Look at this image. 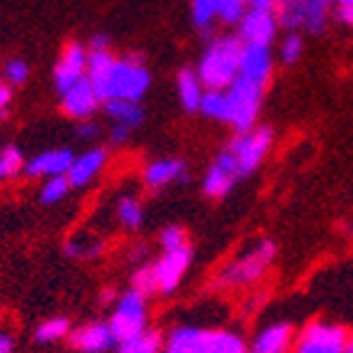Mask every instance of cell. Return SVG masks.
<instances>
[{"label": "cell", "mask_w": 353, "mask_h": 353, "mask_svg": "<svg viewBox=\"0 0 353 353\" xmlns=\"http://www.w3.org/2000/svg\"><path fill=\"white\" fill-rule=\"evenodd\" d=\"M201 112L208 119H215V121H228L230 119V106H228V94L223 92H215V89H205L201 101Z\"/></svg>", "instance_id": "484cf974"}, {"label": "cell", "mask_w": 353, "mask_h": 353, "mask_svg": "<svg viewBox=\"0 0 353 353\" xmlns=\"http://www.w3.org/2000/svg\"><path fill=\"white\" fill-rule=\"evenodd\" d=\"M336 8H341V6H353V0H334Z\"/></svg>", "instance_id": "f6af8a7d"}, {"label": "cell", "mask_w": 353, "mask_h": 353, "mask_svg": "<svg viewBox=\"0 0 353 353\" xmlns=\"http://www.w3.org/2000/svg\"><path fill=\"white\" fill-rule=\"evenodd\" d=\"M272 141H274V134L270 126H252L250 131H242V134H237V139L230 141L228 151L235 159L240 178H248L262 165V161L267 159V153L272 148Z\"/></svg>", "instance_id": "8992f818"}, {"label": "cell", "mask_w": 353, "mask_h": 353, "mask_svg": "<svg viewBox=\"0 0 353 353\" xmlns=\"http://www.w3.org/2000/svg\"><path fill=\"white\" fill-rule=\"evenodd\" d=\"M70 178L67 176H52L45 181V185H42L40 190V203L42 205H54V203L65 201L67 193H70Z\"/></svg>", "instance_id": "83f0119b"}, {"label": "cell", "mask_w": 353, "mask_h": 353, "mask_svg": "<svg viewBox=\"0 0 353 353\" xmlns=\"http://www.w3.org/2000/svg\"><path fill=\"white\" fill-rule=\"evenodd\" d=\"M119 353H161L163 348V339L159 331H143L141 336H136L131 341L119 343Z\"/></svg>", "instance_id": "d4e9b609"}, {"label": "cell", "mask_w": 353, "mask_h": 353, "mask_svg": "<svg viewBox=\"0 0 353 353\" xmlns=\"http://www.w3.org/2000/svg\"><path fill=\"white\" fill-rule=\"evenodd\" d=\"M67 339H70L72 348H77V351L82 353H104L112 346H117L109 324H101V321H92V324L79 326V329L70 331Z\"/></svg>", "instance_id": "5bb4252c"}, {"label": "cell", "mask_w": 353, "mask_h": 353, "mask_svg": "<svg viewBox=\"0 0 353 353\" xmlns=\"http://www.w3.org/2000/svg\"><path fill=\"white\" fill-rule=\"evenodd\" d=\"M237 181H240L237 163H235V159H232V153L225 148L223 153L215 156V161H212L210 168L205 171V178H203V193H205L208 198H225Z\"/></svg>", "instance_id": "30bf717a"}, {"label": "cell", "mask_w": 353, "mask_h": 353, "mask_svg": "<svg viewBox=\"0 0 353 353\" xmlns=\"http://www.w3.org/2000/svg\"><path fill=\"white\" fill-rule=\"evenodd\" d=\"M336 18H339V23L346 25V28H353V6L336 8Z\"/></svg>", "instance_id": "8d00e7d4"}, {"label": "cell", "mask_w": 353, "mask_h": 353, "mask_svg": "<svg viewBox=\"0 0 353 353\" xmlns=\"http://www.w3.org/2000/svg\"><path fill=\"white\" fill-rule=\"evenodd\" d=\"M161 353H250V346L225 329L176 326L163 341Z\"/></svg>", "instance_id": "7a4b0ae2"}, {"label": "cell", "mask_w": 353, "mask_h": 353, "mask_svg": "<svg viewBox=\"0 0 353 353\" xmlns=\"http://www.w3.org/2000/svg\"><path fill=\"white\" fill-rule=\"evenodd\" d=\"M277 257V245L272 240H259L252 248H248L240 257L223 267L215 274V287L220 289H237V287H250V284L259 282L265 277V272Z\"/></svg>", "instance_id": "277c9868"}, {"label": "cell", "mask_w": 353, "mask_h": 353, "mask_svg": "<svg viewBox=\"0 0 353 353\" xmlns=\"http://www.w3.org/2000/svg\"><path fill=\"white\" fill-rule=\"evenodd\" d=\"M301 52H304V40H301L296 32H292V35L282 42V48H279V57H282L284 65H296L301 59Z\"/></svg>", "instance_id": "d6a6232c"}, {"label": "cell", "mask_w": 353, "mask_h": 353, "mask_svg": "<svg viewBox=\"0 0 353 353\" xmlns=\"http://www.w3.org/2000/svg\"><path fill=\"white\" fill-rule=\"evenodd\" d=\"M0 121H3V112H0Z\"/></svg>", "instance_id": "bcb514c9"}, {"label": "cell", "mask_w": 353, "mask_h": 353, "mask_svg": "<svg viewBox=\"0 0 353 353\" xmlns=\"http://www.w3.org/2000/svg\"><path fill=\"white\" fill-rule=\"evenodd\" d=\"M294 343V329L287 321L265 326L250 343V353H287Z\"/></svg>", "instance_id": "2e32d148"}, {"label": "cell", "mask_w": 353, "mask_h": 353, "mask_svg": "<svg viewBox=\"0 0 353 353\" xmlns=\"http://www.w3.org/2000/svg\"><path fill=\"white\" fill-rule=\"evenodd\" d=\"M6 82L8 84H25V79H28V74H30V67H28V62L25 59H10L6 65Z\"/></svg>", "instance_id": "e575fe53"}, {"label": "cell", "mask_w": 353, "mask_h": 353, "mask_svg": "<svg viewBox=\"0 0 353 353\" xmlns=\"http://www.w3.org/2000/svg\"><path fill=\"white\" fill-rule=\"evenodd\" d=\"M114 299V289H106V292H101V301H112Z\"/></svg>", "instance_id": "7bdbcfd3"}, {"label": "cell", "mask_w": 353, "mask_h": 353, "mask_svg": "<svg viewBox=\"0 0 353 353\" xmlns=\"http://www.w3.org/2000/svg\"><path fill=\"white\" fill-rule=\"evenodd\" d=\"M10 99H12L10 84H8V82H0V112H3V109H6V106L10 104Z\"/></svg>", "instance_id": "ab89813d"}, {"label": "cell", "mask_w": 353, "mask_h": 353, "mask_svg": "<svg viewBox=\"0 0 353 353\" xmlns=\"http://www.w3.org/2000/svg\"><path fill=\"white\" fill-rule=\"evenodd\" d=\"M117 220L126 230H139L143 225V205L134 195H121L117 203Z\"/></svg>", "instance_id": "cb8c5ba5"}, {"label": "cell", "mask_w": 353, "mask_h": 353, "mask_svg": "<svg viewBox=\"0 0 353 353\" xmlns=\"http://www.w3.org/2000/svg\"><path fill=\"white\" fill-rule=\"evenodd\" d=\"M346 353H348V351H346Z\"/></svg>", "instance_id": "7dc6e473"}, {"label": "cell", "mask_w": 353, "mask_h": 353, "mask_svg": "<svg viewBox=\"0 0 353 353\" xmlns=\"http://www.w3.org/2000/svg\"><path fill=\"white\" fill-rule=\"evenodd\" d=\"M70 331H72L70 321H67L65 316H52L37 326L35 339L40 343H52V341H59V339H65V336H70Z\"/></svg>", "instance_id": "4316f807"}, {"label": "cell", "mask_w": 353, "mask_h": 353, "mask_svg": "<svg viewBox=\"0 0 353 353\" xmlns=\"http://www.w3.org/2000/svg\"><path fill=\"white\" fill-rule=\"evenodd\" d=\"M87 79L97 89L101 101H139L151 87V74L141 65V59H117L109 50H92L87 54Z\"/></svg>", "instance_id": "6da1fadb"}, {"label": "cell", "mask_w": 353, "mask_h": 353, "mask_svg": "<svg viewBox=\"0 0 353 353\" xmlns=\"http://www.w3.org/2000/svg\"><path fill=\"white\" fill-rule=\"evenodd\" d=\"M109 329H112L117 346L141 336L146 331V296L139 294L136 289L119 296L112 321H109Z\"/></svg>", "instance_id": "52a82bcc"}, {"label": "cell", "mask_w": 353, "mask_h": 353, "mask_svg": "<svg viewBox=\"0 0 353 353\" xmlns=\"http://www.w3.org/2000/svg\"><path fill=\"white\" fill-rule=\"evenodd\" d=\"M225 94H228V106H230L228 124L235 126L237 134L250 131L254 126V119H257L259 109H262L265 87L248 79V77H237L235 82L225 89Z\"/></svg>", "instance_id": "5b68a950"}, {"label": "cell", "mask_w": 353, "mask_h": 353, "mask_svg": "<svg viewBox=\"0 0 353 353\" xmlns=\"http://www.w3.org/2000/svg\"><path fill=\"white\" fill-rule=\"evenodd\" d=\"M74 153L70 148H52V151L37 153L35 159L25 163V173L30 178H52V176H67Z\"/></svg>", "instance_id": "9a60e30c"}, {"label": "cell", "mask_w": 353, "mask_h": 353, "mask_svg": "<svg viewBox=\"0 0 353 353\" xmlns=\"http://www.w3.org/2000/svg\"><path fill=\"white\" fill-rule=\"evenodd\" d=\"M84 74H87V50L79 42H70L54 65V84H57L59 94L79 82Z\"/></svg>", "instance_id": "8fae6325"}, {"label": "cell", "mask_w": 353, "mask_h": 353, "mask_svg": "<svg viewBox=\"0 0 353 353\" xmlns=\"http://www.w3.org/2000/svg\"><path fill=\"white\" fill-rule=\"evenodd\" d=\"M190 262H193V250H190V245H183V248H176V250H163V257L153 265V272H156V289H159L161 294L176 292L178 284L185 277V272H188Z\"/></svg>", "instance_id": "9c48e42d"}, {"label": "cell", "mask_w": 353, "mask_h": 353, "mask_svg": "<svg viewBox=\"0 0 353 353\" xmlns=\"http://www.w3.org/2000/svg\"><path fill=\"white\" fill-rule=\"evenodd\" d=\"M131 284H134L136 292H139V294H143V296L156 294L159 289H156V272H153V265H143L141 270H136Z\"/></svg>", "instance_id": "1f68e13d"}, {"label": "cell", "mask_w": 353, "mask_h": 353, "mask_svg": "<svg viewBox=\"0 0 353 353\" xmlns=\"http://www.w3.org/2000/svg\"><path fill=\"white\" fill-rule=\"evenodd\" d=\"M104 112L109 114V119H114V124H121L126 129L134 131L136 126H141L143 121V109L139 101L129 99H106Z\"/></svg>", "instance_id": "44dd1931"}, {"label": "cell", "mask_w": 353, "mask_h": 353, "mask_svg": "<svg viewBox=\"0 0 353 353\" xmlns=\"http://www.w3.org/2000/svg\"><path fill=\"white\" fill-rule=\"evenodd\" d=\"M101 99L97 94V89L87 79V74L77 84H72L67 92H62V112L72 119H89L99 109Z\"/></svg>", "instance_id": "4fadbf2b"}, {"label": "cell", "mask_w": 353, "mask_h": 353, "mask_svg": "<svg viewBox=\"0 0 353 353\" xmlns=\"http://www.w3.org/2000/svg\"><path fill=\"white\" fill-rule=\"evenodd\" d=\"M92 50H109V37H106V35H94V37H92Z\"/></svg>", "instance_id": "b9f144b4"}, {"label": "cell", "mask_w": 353, "mask_h": 353, "mask_svg": "<svg viewBox=\"0 0 353 353\" xmlns=\"http://www.w3.org/2000/svg\"><path fill=\"white\" fill-rule=\"evenodd\" d=\"M178 87V99H181V106L185 112H201V101L203 94H205V87H203L201 77L195 70H181L176 79Z\"/></svg>", "instance_id": "ffe728a7"}, {"label": "cell", "mask_w": 353, "mask_h": 353, "mask_svg": "<svg viewBox=\"0 0 353 353\" xmlns=\"http://www.w3.org/2000/svg\"><path fill=\"white\" fill-rule=\"evenodd\" d=\"M183 245H188V240H185V230L178 228V225H168L161 232V248L163 250H176L183 248Z\"/></svg>", "instance_id": "836d02e7"}, {"label": "cell", "mask_w": 353, "mask_h": 353, "mask_svg": "<svg viewBox=\"0 0 353 353\" xmlns=\"http://www.w3.org/2000/svg\"><path fill=\"white\" fill-rule=\"evenodd\" d=\"M129 134H131V129H126V126H121V124H114V129H112V143H124L126 139H129Z\"/></svg>", "instance_id": "74e56055"}, {"label": "cell", "mask_w": 353, "mask_h": 353, "mask_svg": "<svg viewBox=\"0 0 353 353\" xmlns=\"http://www.w3.org/2000/svg\"><path fill=\"white\" fill-rule=\"evenodd\" d=\"M240 57H242V40L240 37H218L205 48L198 65V77L205 89L223 92L240 77Z\"/></svg>", "instance_id": "3957f363"}, {"label": "cell", "mask_w": 353, "mask_h": 353, "mask_svg": "<svg viewBox=\"0 0 353 353\" xmlns=\"http://www.w3.org/2000/svg\"><path fill=\"white\" fill-rule=\"evenodd\" d=\"M99 124H94V121H89V119H82V124L77 126V134L82 136L84 141H92V139H97L99 136Z\"/></svg>", "instance_id": "d590c367"}, {"label": "cell", "mask_w": 353, "mask_h": 353, "mask_svg": "<svg viewBox=\"0 0 353 353\" xmlns=\"http://www.w3.org/2000/svg\"><path fill=\"white\" fill-rule=\"evenodd\" d=\"M237 25L242 45H270L277 35L274 10H248Z\"/></svg>", "instance_id": "7c38bea8"}, {"label": "cell", "mask_w": 353, "mask_h": 353, "mask_svg": "<svg viewBox=\"0 0 353 353\" xmlns=\"http://www.w3.org/2000/svg\"><path fill=\"white\" fill-rule=\"evenodd\" d=\"M274 18H277L279 28L296 32L304 28L306 0H274Z\"/></svg>", "instance_id": "7402d4cb"}, {"label": "cell", "mask_w": 353, "mask_h": 353, "mask_svg": "<svg viewBox=\"0 0 353 353\" xmlns=\"http://www.w3.org/2000/svg\"><path fill=\"white\" fill-rule=\"evenodd\" d=\"M12 351V336L0 331V353H10Z\"/></svg>", "instance_id": "60d3db41"}, {"label": "cell", "mask_w": 353, "mask_h": 353, "mask_svg": "<svg viewBox=\"0 0 353 353\" xmlns=\"http://www.w3.org/2000/svg\"><path fill=\"white\" fill-rule=\"evenodd\" d=\"M245 12H248V3L245 0H218V18L223 23L237 25Z\"/></svg>", "instance_id": "4dcf8cb0"}, {"label": "cell", "mask_w": 353, "mask_h": 353, "mask_svg": "<svg viewBox=\"0 0 353 353\" xmlns=\"http://www.w3.org/2000/svg\"><path fill=\"white\" fill-rule=\"evenodd\" d=\"M346 351H348V353H353V331L346 336Z\"/></svg>", "instance_id": "ee69618b"}, {"label": "cell", "mask_w": 353, "mask_h": 353, "mask_svg": "<svg viewBox=\"0 0 353 353\" xmlns=\"http://www.w3.org/2000/svg\"><path fill=\"white\" fill-rule=\"evenodd\" d=\"M334 0H306V20H304V30L319 35L324 32L326 23H329V12Z\"/></svg>", "instance_id": "603a6c76"}, {"label": "cell", "mask_w": 353, "mask_h": 353, "mask_svg": "<svg viewBox=\"0 0 353 353\" xmlns=\"http://www.w3.org/2000/svg\"><path fill=\"white\" fill-rule=\"evenodd\" d=\"M106 165V151L104 148H89L82 156H74L67 178H70L72 188H82L87 183H92L97 178V173Z\"/></svg>", "instance_id": "d6986e66"}, {"label": "cell", "mask_w": 353, "mask_h": 353, "mask_svg": "<svg viewBox=\"0 0 353 353\" xmlns=\"http://www.w3.org/2000/svg\"><path fill=\"white\" fill-rule=\"evenodd\" d=\"M178 181H188V165L181 159H159L148 163L143 171V183L153 190L165 188Z\"/></svg>", "instance_id": "ac0fdd59"}, {"label": "cell", "mask_w": 353, "mask_h": 353, "mask_svg": "<svg viewBox=\"0 0 353 353\" xmlns=\"http://www.w3.org/2000/svg\"><path fill=\"white\" fill-rule=\"evenodd\" d=\"M272 74V52L270 45H242L240 77H248L252 82L265 87Z\"/></svg>", "instance_id": "e0dca14e"}, {"label": "cell", "mask_w": 353, "mask_h": 353, "mask_svg": "<svg viewBox=\"0 0 353 353\" xmlns=\"http://www.w3.org/2000/svg\"><path fill=\"white\" fill-rule=\"evenodd\" d=\"M248 10H274V0H245Z\"/></svg>", "instance_id": "f35d334b"}, {"label": "cell", "mask_w": 353, "mask_h": 353, "mask_svg": "<svg viewBox=\"0 0 353 353\" xmlns=\"http://www.w3.org/2000/svg\"><path fill=\"white\" fill-rule=\"evenodd\" d=\"M190 10H193L195 25L201 30H208L212 20L218 18V0H193Z\"/></svg>", "instance_id": "f546056e"}, {"label": "cell", "mask_w": 353, "mask_h": 353, "mask_svg": "<svg viewBox=\"0 0 353 353\" xmlns=\"http://www.w3.org/2000/svg\"><path fill=\"white\" fill-rule=\"evenodd\" d=\"M25 168L23 153L15 146H6L0 151V181H10Z\"/></svg>", "instance_id": "f1b7e54d"}, {"label": "cell", "mask_w": 353, "mask_h": 353, "mask_svg": "<svg viewBox=\"0 0 353 353\" xmlns=\"http://www.w3.org/2000/svg\"><path fill=\"white\" fill-rule=\"evenodd\" d=\"M346 329L326 321L304 326L294 343V353H346Z\"/></svg>", "instance_id": "ba28073f"}]
</instances>
